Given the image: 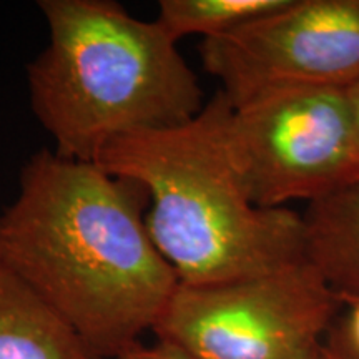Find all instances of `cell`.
<instances>
[{
    "label": "cell",
    "mask_w": 359,
    "mask_h": 359,
    "mask_svg": "<svg viewBox=\"0 0 359 359\" xmlns=\"http://www.w3.org/2000/svg\"><path fill=\"white\" fill-rule=\"evenodd\" d=\"M148 195L93 161L42 150L0 213V264L77 331L98 359L140 343L180 280L147 230Z\"/></svg>",
    "instance_id": "1"
},
{
    "label": "cell",
    "mask_w": 359,
    "mask_h": 359,
    "mask_svg": "<svg viewBox=\"0 0 359 359\" xmlns=\"http://www.w3.org/2000/svg\"><path fill=\"white\" fill-rule=\"evenodd\" d=\"M222 92L193 118L111 142L95 163L148 195L147 230L180 285H215L304 259L303 217L250 196L226 140Z\"/></svg>",
    "instance_id": "2"
},
{
    "label": "cell",
    "mask_w": 359,
    "mask_h": 359,
    "mask_svg": "<svg viewBox=\"0 0 359 359\" xmlns=\"http://www.w3.org/2000/svg\"><path fill=\"white\" fill-rule=\"evenodd\" d=\"M48 43L27 65L34 115L64 158L93 161L118 138L190 120L196 74L158 20L114 0H40Z\"/></svg>",
    "instance_id": "3"
},
{
    "label": "cell",
    "mask_w": 359,
    "mask_h": 359,
    "mask_svg": "<svg viewBox=\"0 0 359 359\" xmlns=\"http://www.w3.org/2000/svg\"><path fill=\"white\" fill-rule=\"evenodd\" d=\"M341 308L303 259L240 280L178 285L151 331L200 359H306L323 346Z\"/></svg>",
    "instance_id": "4"
},
{
    "label": "cell",
    "mask_w": 359,
    "mask_h": 359,
    "mask_svg": "<svg viewBox=\"0 0 359 359\" xmlns=\"http://www.w3.org/2000/svg\"><path fill=\"white\" fill-rule=\"evenodd\" d=\"M224 130L250 196L262 208L311 203L359 180L344 88L278 90L228 103Z\"/></svg>",
    "instance_id": "5"
},
{
    "label": "cell",
    "mask_w": 359,
    "mask_h": 359,
    "mask_svg": "<svg viewBox=\"0 0 359 359\" xmlns=\"http://www.w3.org/2000/svg\"><path fill=\"white\" fill-rule=\"evenodd\" d=\"M200 55L231 105L278 90L346 88L359 79V0H290L203 40Z\"/></svg>",
    "instance_id": "6"
},
{
    "label": "cell",
    "mask_w": 359,
    "mask_h": 359,
    "mask_svg": "<svg viewBox=\"0 0 359 359\" xmlns=\"http://www.w3.org/2000/svg\"><path fill=\"white\" fill-rule=\"evenodd\" d=\"M0 359H98L77 331L0 264Z\"/></svg>",
    "instance_id": "7"
},
{
    "label": "cell",
    "mask_w": 359,
    "mask_h": 359,
    "mask_svg": "<svg viewBox=\"0 0 359 359\" xmlns=\"http://www.w3.org/2000/svg\"><path fill=\"white\" fill-rule=\"evenodd\" d=\"M304 259L339 299L359 296V180L308 203Z\"/></svg>",
    "instance_id": "8"
},
{
    "label": "cell",
    "mask_w": 359,
    "mask_h": 359,
    "mask_svg": "<svg viewBox=\"0 0 359 359\" xmlns=\"http://www.w3.org/2000/svg\"><path fill=\"white\" fill-rule=\"evenodd\" d=\"M290 0H160L158 17L177 40L201 35L203 40L231 34L280 11Z\"/></svg>",
    "instance_id": "9"
},
{
    "label": "cell",
    "mask_w": 359,
    "mask_h": 359,
    "mask_svg": "<svg viewBox=\"0 0 359 359\" xmlns=\"http://www.w3.org/2000/svg\"><path fill=\"white\" fill-rule=\"evenodd\" d=\"M343 316L336 318L326 339L343 349L348 356L359 359V296L341 299Z\"/></svg>",
    "instance_id": "10"
},
{
    "label": "cell",
    "mask_w": 359,
    "mask_h": 359,
    "mask_svg": "<svg viewBox=\"0 0 359 359\" xmlns=\"http://www.w3.org/2000/svg\"><path fill=\"white\" fill-rule=\"evenodd\" d=\"M116 359H200L193 356L185 349L175 346V344L165 343V341L156 339L155 344H133L127 351L120 354Z\"/></svg>",
    "instance_id": "11"
},
{
    "label": "cell",
    "mask_w": 359,
    "mask_h": 359,
    "mask_svg": "<svg viewBox=\"0 0 359 359\" xmlns=\"http://www.w3.org/2000/svg\"><path fill=\"white\" fill-rule=\"evenodd\" d=\"M344 97H346V103L349 109V116H351L353 132L356 137V145L359 150V79L354 80L344 88Z\"/></svg>",
    "instance_id": "12"
},
{
    "label": "cell",
    "mask_w": 359,
    "mask_h": 359,
    "mask_svg": "<svg viewBox=\"0 0 359 359\" xmlns=\"http://www.w3.org/2000/svg\"><path fill=\"white\" fill-rule=\"evenodd\" d=\"M326 344V353L327 356H330V359H353L351 356H348L346 353L343 351L339 346H336L334 343H331V341H325Z\"/></svg>",
    "instance_id": "13"
},
{
    "label": "cell",
    "mask_w": 359,
    "mask_h": 359,
    "mask_svg": "<svg viewBox=\"0 0 359 359\" xmlns=\"http://www.w3.org/2000/svg\"><path fill=\"white\" fill-rule=\"evenodd\" d=\"M306 359H330L326 353V348H325V343H323V346L320 349H316L313 354H309Z\"/></svg>",
    "instance_id": "14"
}]
</instances>
